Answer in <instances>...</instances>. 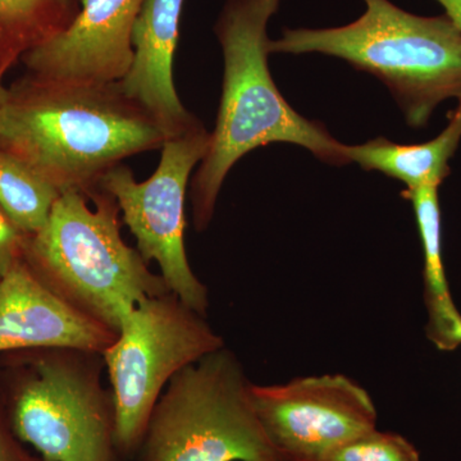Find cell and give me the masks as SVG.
<instances>
[{"mask_svg":"<svg viewBox=\"0 0 461 461\" xmlns=\"http://www.w3.org/2000/svg\"><path fill=\"white\" fill-rule=\"evenodd\" d=\"M282 0H224L214 23L223 56L222 95L208 150L190 184L194 226L214 217L224 180L236 163L267 145H297L330 166L350 165L345 144L288 104L269 69L268 25Z\"/></svg>","mask_w":461,"mask_h":461,"instance_id":"cell-1","label":"cell"},{"mask_svg":"<svg viewBox=\"0 0 461 461\" xmlns=\"http://www.w3.org/2000/svg\"><path fill=\"white\" fill-rule=\"evenodd\" d=\"M166 140L157 121L120 83L76 85L32 77L0 113V148L21 158L60 194L85 195L127 158Z\"/></svg>","mask_w":461,"mask_h":461,"instance_id":"cell-2","label":"cell"},{"mask_svg":"<svg viewBox=\"0 0 461 461\" xmlns=\"http://www.w3.org/2000/svg\"><path fill=\"white\" fill-rule=\"evenodd\" d=\"M364 14L338 27H285L271 54H323L386 85L406 123L429 124L437 107L461 98V32L446 14L420 16L391 0H362Z\"/></svg>","mask_w":461,"mask_h":461,"instance_id":"cell-3","label":"cell"},{"mask_svg":"<svg viewBox=\"0 0 461 461\" xmlns=\"http://www.w3.org/2000/svg\"><path fill=\"white\" fill-rule=\"evenodd\" d=\"M23 260L57 295L115 332L139 302L171 293L124 242L120 206L99 187L60 194L45 226L27 236Z\"/></svg>","mask_w":461,"mask_h":461,"instance_id":"cell-4","label":"cell"},{"mask_svg":"<svg viewBox=\"0 0 461 461\" xmlns=\"http://www.w3.org/2000/svg\"><path fill=\"white\" fill-rule=\"evenodd\" d=\"M23 353L11 364L5 409L17 438L44 461H123L103 354L67 348Z\"/></svg>","mask_w":461,"mask_h":461,"instance_id":"cell-5","label":"cell"},{"mask_svg":"<svg viewBox=\"0 0 461 461\" xmlns=\"http://www.w3.org/2000/svg\"><path fill=\"white\" fill-rule=\"evenodd\" d=\"M251 384L226 346L169 381L149 418L135 461H284L251 399Z\"/></svg>","mask_w":461,"mask_h":461,"instance_id":"cell-6","label":"cell"},{"mask_svg":"<svg viewBox=\"0 0 461 461\" xmlns=\"http://www.w3.org/2000/svg\"><path fill=\"white\" fill-rule=\"evenodd\" d=\"M226 342L205 315L175 294L149 296L121 318L103 353L115 406V439L123 461L135 459L149 418L169 381Z\"/></svg>","mask_w":461,"mask_h":461,"instance_id":"cell-7","label":"cell"},{"mask_svg":"<svg viewBox=\"0 0 461 461\" xmlns=\"http://www.w3.org/2000/svg\"><path fill=\"white\" fill-rule=\"evenodd\" d=\"M209 140L211 132L199 120L166 139L159 165L148 180H136L129 167L120 165L105 173L98 185L118 203L142 259L156 262L168 290L205 317L208 287L196 277L187 258L185 202L194 168L204 158Z\"/></svg>","mask_w":461,"mask_h":461,"instance_id":"cell-8","label":"cell"},{"mask_svg":"<svg viewBox=\"0 0 461 461\" xmlns=\"http://www.w3.org/2000/svg\"><path fill=\"white\" fill-rule=\"evenodd\" d=\"M250 391L264 432L284 461H327L342 445L377 429L368 391L339 373L251 384Z\"/></svg>","mask_w":461,"mask_h":461,"instance_id":"cell-9","label":"cell"},{"mask_svg":"<svg viewBox=\"0 0 461 461\" xmlns=\"http://www.w3.org/2000/svg\"><path fill=\"white\" fill-rule=\"evenodd\" d=\"M145 0H81L65 32L23 56L33 77L51 83H120L133 60L132 35Z\"/></svg>","mask_w":461,"mask_h":461,"instance_id":"cell-10","label":"cell"},{"mask_svg":"<svg viewBox=\"0 0 461 461\" xmlns=\"http://www.w3.org/2000/svg\"><path fill=\"white\" fill-rule=\"evenodd\" d=\"M117 336L57 295L23 260L0 278V353L67 348L103 354Z\"/></svg>","mask_w":461,"mask_h":461,"instance_id":"cell-11","label":"cell"},{"mask_svg":"<svg viewBox=\"0 0 461 461\" xmlns=\"http://www.w3.org/2000/svg\"><path fill=\"white\" fill-rule=\"evenodd\" d=\"M184 5L185 0H145L133 29L131 68L120 81L124 94L157 121L166 139L199 121L182 104L173 77Z\"/></svg>","mask_w":461,"mask_h":461,"instance_id":"cell-12","label":"cell"},{"mask_svg":"<svg viewBox=\"0 0 461 461\" xmlns=\"http://www.w3.org/2000/svg\"><path fill=\"white\" fill-rule=\"evenodd\" d=\"M461 142V98L448 113L447 126L421 144H397L386 138L346 145V157L368 172H379L405 184L406 189L441 186L450 176V160Z\"/></svg>","mask_w":461,"mask_h":461,"instance_id":"cell-13","label":"cell"},{"mask_svg":"<svg viewBox=\"0 0 461 461\" xmlns=\"http://www.w3.org/2000/svg\"><path fill=\"white\" fill-rule=\"evenodd\" d=\"M438 189V186L405 189L402 195L414 209L423 248V300L429 317L427 339L437 350L455 351L461 346V313L446 278Z\"/></svg>","mask_w":461,"mask_h":461,"instance_id":"cell-14","label":"cell"},{"mask_svg":"<svg viewBox=\"0 0 461 461\" xmlns=\"http://www.w3.org/2000/svg\"><path fill=\"white\" fill-rule=\"evenodd\" d=\"M81 0H0V75L17 54L65 32Z\"/></svg>","mask_w":461,"mask_h":461,"instance_id":"cell-15","label":"cell"},{"mask_svg":"<svg viewBox=\"0 0 461 461\" xmlns=\"http://www.w3.org/2000/svg\"><path fill=\"white\" fill-rule=\"evenodd\" d=\"M60 193L21 158L0 148V206L27 236L47 223Z\"/></svg>","mask_w":461,"mask_h":461,"instance_id":"cell-16","label":"cell"},{"mask_svg":"<svg viewBox=\"0 0 461 461\" xmlns=\"http://www.w3.org/2000/svg\"><path fill=\"white\" fill-rule=\"evenodd\" d=\"M327 461H423L402 435L375 429L357 436L330 455Z\"/></svg>","mask_w":461,"mask_h":461,"instance_id":"cell-17","label":"cell"},{"mask_svg":"<svg viewBox=\"0 0 461 461\" xmlns=\"http://www.w3.org/2000/svg\"><path fill=\"white\" fill-rule=\"evenodd\" d=\"M27 235L23 232L0 206V278L23 259Z\"/></svg>","mask_w":461,"mask_h":461,"instance_id":"cell-18","label":"cell"},{"mask_svg":"<svg viewBox=\"0 0 461 461\" xmlns=\"http://www.w3.org/2000/svg\"><path fill=\"white\" fill-rule=\"evenodd\" d=\"M0 461H44L23 450L20 439L12 430L5 409H0Z\"/></svg>","mask_w":461,"mask_h":461,"instance_id":"cell-19","label":"cell"},{"mask_svg":"<svg viewBox=\"0 0 461 461\" xmlns=\"http://www.w3.org/2000/svg\"><path fill=\"white\" fill-rule=\"evenodd\" d=\"M445 9V14L461 32V0H436Z\"/></svg>","mask_w":461,"mask_h":461,"instance_id":"cell-20","label":"cell"},{"mask_svg":"<svg viewBox=\"0 0 461 461\" xmlns=\"http://www.w3.org/2000/svg\"><path fill=\"white\" fill-rule=\"evenodd\" d=\"M9 100H11V90L3 86L2 77H0V113H2L3 109L7 107Z\"/></svg>","mask_w":461,"mask_h":461,"instance_id":"cell-21","label":"cell"}]
</instances>
